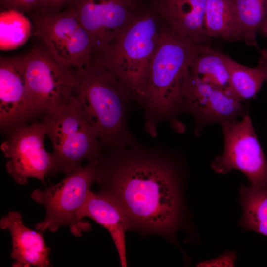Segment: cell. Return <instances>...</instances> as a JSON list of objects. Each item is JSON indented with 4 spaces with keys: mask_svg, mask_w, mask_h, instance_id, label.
Masks as SVG:
<instances>
[{
    "mask_svg": "<svg viewBox=\"0 0 267 267\" xmlns=\"http://www.w3.org/2000/svg\"><path fill=\"white\" fill-rule=\"evenodd\" d=\"M98 160L79 167L56 184L31 193V198L46 211L44 219L35 224L36 230L55 232L61 226H69L77 237L91 230L90 223L79 220L78 213L95 182Z\"/></svg>",
    "mask_w": 267,
    "mask_h": 267,
    "instance_id": "cell-6",
    "label": "cell"
},
{
    "mask_svg": "<svg viewBox=\"0 0 267 267\" xmlns=\"http://www.w3.org/2000/svg\"><path fill=\"white\" fill-rule=\"evenodd\" d=\"M204 26L206 37L235 41V27L232 0H207Z\"/></svg>",
    "mask_w": 267,
    "mask_h": 267,
    "instance_id": "cell-21",
    "label": "cell"
},
{
    "mask_svg": "<svg viewBox=\"0 0 267 267\" xmlns=\"http://www.w3.org/2000/svg\"><path fill=\"white\" fill-rule=\"evenodd\" d=\"M239 202L242 210L241 227L267 237V187L257 188L242 184Z\"/></svg>",
    "mask_w": 267,
    "mask_h": 267,
    "instance_id": "cell-20",
    "label": "cell"
},
{
    "mask_svg": "<svg viewBox=\"0 0 267 267\" xmlns=\"http://www.w3.org/2000/svg\"><path fill=\"white\" fill-rule=\"evenodd\" d=\"M98 160V193L115 203L129 231L161 236L178 247L176 235L188 225L184 174L167 150L136 144L108 150Z\"/></svg>",
    "mask_w": 267,
    "mask_h": 267,
    "instance_id": "cell-1",
    "label": "cell"
},
{
    "mask_svg": "<svg viewBox=\"0 0 267 267\" xmlns=\"http://www.w3.org/2000/svg\"><path fill=\"white\" fill-rule=\"evenodd\" d=\"M76 0H46L45 12H58L69 7Z\"/></svg>",
    "mask_w": 267,
    "mask_h": 267,
    "instance_id": "cell-25",
    "label": "cell"
},
{
    "mask_svg": "<svg viewBox=\"0 0 267 267\" xmlns=\"http://www.w3.org/2000/svg\"><path fill=\"white\" fill-rule=\"evenodd\" d=\"M29 16L34 35L58 61L75 69L93 62L91 38L71 7Z\"/></svg>",
    "mask_w": 267,
    "mask_h": 267,
    "instance_id": "cell-8",
    "label": "cell"
},
{
    "mask_svg": "<svg viewBox=\"0 0 267 267\" xmlns=\"http://www.w3.org/2000/svg\"><path fill=\"white\" fill-rule=\"evenodd\" d=\"M52 143L53 168L51 175H66L81 163L99 159L102 146L97 134L74 103L68 104L41 118Z\"/></svg>",
    "mask_w": 267,
    "mask_h": 267,
    "instance_id": "cell-5",
    "label": "cell"
},
{
    "mask_svg": "<svg viewBox=\"0 0 267 267\" xmlns=\"http://www.w3.org/2000/svg\"><path fill=\"white\" fill-rule=\"evenodd\" d=\"M146 6L143 0H76L69 7L74 11L91 38L94 59Z\"/></svg>",
    "mask_w": 267,
    "mask_h": 267,
    "instance_id": "cell-11",
    "label": "cell"
},
{
    "mask_svg": "<svg viewBox=\"0 0 267 267\" xmlns=\"http://www.w3.org/2000/svg\"><path fill=\"white\" fill-rule=\"evenodd\" d=\"M236 257V252L227 250L218 257L199 262L196 266L201 267H234Z\"/></svg>",
    "mask_w": 267,
    "mask_h": 267,
    "instance_id": "cell-24",
    "label": "cell"
},
{
    "mask_svg": "<svg viewBox=\"0 0 267 267\" xmlns=\"http://www.w3.org/2000/svg\"><path fill=\"white\" fill-rule=\"evenodd\" d=\"M199 44L178 36L162 20L146 84L137 99L144 110L146 130L152 136L163 121L181 129L176 118L184 110L183 86Z\"/></svg>",
    "mask_w": 267,
    "mask_h": 267,
    "instance_id": "cell-2",
    "label": "cell"
},
{
    "mask_svg": "<svg viewBox=\"0 0 267 267\" xmlns=\"http://www.w3.org/2000/svg\"><path fill=\"white\" fill-rule=\"evenodd\" d=\"M184 110L199 123L221 125L246 114L243 102L229 91L205 82L189 73L183 89Z\"/></svg>",
    "mask_w": 267,
    "mask_h": 267,
    "instance_id": "cell-13",
    "label": "cell"
},
{
    "mask_svg": "<svg viewBox=\"0 0 267 267\" xmlns=\"http://www.w3.org/2000/svg\"><path fill=\"white\" fill-rule=\"evenodd\" d=\"M39 118L28 95L25 55L0 58V129L8 134Z\"/></svg>",
    "mask_w": 267,
    "mask_h": 267,
    "instance_id": "cell-12",
    "label": "cell"
},
{
    "mask_svg": "<svg viewBox=\"0 0 267 267\" xmlns=\"http://www.w3.org/2000/svg\"><path fill=\"white\" fill-rule=\"evenodd\" d=\"M73 100L107 150L137 143L127 125L131 93L109 70L93 61L76 69Z\"/></svg>",
    "mask_w": 267,
    "mask_h": 267,
    "instance_id": "cell-3",
    "label": "cell"
},
{
    "mask_svg": "<svg viewBox=\"0 0 267 267\" xmlns=\"http://www.w3.org/2000/svg\"><path fill=\"white\" fill-rule=\"evenodd\" d=\"M0 9L13 10L28 15L45 12L46 0H0Z\"/></svg>",
    "mask_w": 267,
    "mask_h": 267,
    "instance_id": "cell-23",
    "label": "cell"
},
{
    "mask_svg": "<svg viewBox=\"0 0 267 267\" xmlns=\"http://www.w3.org/2000/svg\"><path fill=\"white\" fill-rule=\"evenodd\" d=\"M25 79L39 118L69 103L77 83L76 69L58 61L43 44L25 55Z\"/></svg>",
    "mask_w": 267,
    "mask_h": 267,
    "instance_id": "cell-7",
    "label": "cell"
},
{
    "mask_svg": "<svg viewBox=\"0 0 267 267\" xmlns=\"http://www.w3.org/2000/svg\"><path fill=\"white\" fill-rule=\"evenodd\" d=\"M32 26L24 14L13 10L0 13L1 49L17 46L27 38Z\"/></svg>",
    "mask_w": 267,
    "mask_h": 267,
    "instance_id": "cell-22",
    "label": "cell"
},
{
    "mask_svg": "<svg viewBox=\"0 0 267 267\" xmlns=\"http://www.w3.org/2000/svg\"><path fill=\"white\" fill-rule=\"evenodd\" d=\"M236 41L257 47V32L267 20V0H232Z\"/></svg>",
    "mask_w": 267,
    "mask_h": 267,
    "instance_id": "cell-19",
    "label": "cell"
},
{
    "mask_svg": "<svg viewBox=\"0 0 267 267\" xmlns=\"http://www.w3.org/2000/svg\"><path fill=\"white\" fill-rule=\"evenodd\" d=\"M89 217L106 228L116 248L121 266H127L125 233L129 231L127 220L120 208L105 197L90 191L78 213L83 220Z\"/></svg>",
    "mask_w": 267,
    "mask_h": 267,
    "instance_id": "cell-16",
    "label": "cell"
},
{
    "mask_svg": "<svg viewBox=\"0 0 267 267\" xmlns=\"http://www.w3.org/2000/svg\"><path fill=\"white\" fill-rule=\"evenodd\" d=\"M263 56V55H262ZM266 58V57H265Z\"/></svg>",
    "mask_w": 267,
    "mask_h": 267,
    "instance_id": "cell-27",
    "label": "cell"
},
{
    "mask_svg": "<svg viewBox=\"0 0 267 267\" xmlns=\"http://www.w3.org/2000/svg\"><path fill=\"white\" fill-rule=\"evenodd\" d=\"M259 32L264 37L267 38V20L262 25ZM261 55L267 58V48L261 51Z\"/></svg>",
    "mask_w": 267,
    "mask_h": 267,
    "instance_id": "cell-26",
    "label": "cell"
},
{
    "mask_svg": "<svg viewBox=\"0 0 267 267\" xmlns=\"http://www.w3.org/2000/svg\"><path fill=\"white\" fill-rule=\"evenodd\" d=\"M0 227L11 234L12 249L11 257L14 267H48L50 249L47 246L41 232L25 225L21 214L10 211L0 220Z\"/></svg>",
    "mask_w": 267,
    "mask_h": 267,
    "instance_id": "cell-14",
    "label": "cell"
},
{
    "mask_svg": "<svg viewBox=\"0 0 267 267\" xmlns=\"http://www.w3.org/2000/svg\"><path fill=\"white\" fill-rule=\"evenodd\" d=\"M162 19L152 4L134 21L94 62L111 72L137 100L157 50Z\"/></svg>",
    "mask_w": 267,
    "mask_h": 267,
    "instance_id": "cell-4",
    "label": "cell"
},
{
    "mask_svg": "<svg viewBox=\"0 0 267 267\" xmlns=\"http://www.w3.org/2000/svg\"><path fill=\"white\" fill-rule=\"evenodd\" d=\"M225 56L205 43L200 44L191 61L189 73L205 82L229 91L230 78Z\"/></svg>",
    "mask_w": 267,
    "mask_h": 267,
    "instance_id": "cell-18",
    "label": "cell"
},
{
    "mask_svg": "<svg viewBox=\"0 0 267 267\" xmlns=\"http://www.w3.org/2000/svg\"><path fill=\"white\" fill-rule=\"evenodd\" d=\"M0 145L8 159L6 169L16 183L25 185L29 178H35L43 183L53 168L52 153L44 148L46 130L44 123L33 121L9 132Z\"/></svg>",
    "mask_w": 267,
    "mask_h": 267,
    "instance_id": "cell-10",
    "label": "cell"
},
{
    "mask_svg": "<svg viewBox=\"0 0 267 267\" xmlns=\"http://www.w3.org/2000/svg\"><path fill=\"white\" fill-rule=\"evenodd\" d=\"M222 127L224 150L212 162L213 170L219 174L239 170L247 178L250 185L267 187V160L249 115L247 114L241 121L227 123Z\"/></svg>",
    "mask_w": 267,
    "mask_h": 267,
    "instance_id": "cell-9",
    "label": "cell"
},
{
    "mask_svg": "<svg viewBox=\"0 0 267 267\" xmlns=\"http://www.w3.org/2000/svg\"><path fill=\"white\" fill-rule=\"evenodd\" d=\"M207 0H153L152 6L178 36L198 44L209 41L204 26Z\"/></svg>",
    "mask_w": 267,
    "mask_h": 267,
    "instance_id": "cell-15",
    "label": "cell"
},
{
    "mask_svg": "<svg viewBox=\"0 0 267 267\" xmlns=\"http://www.w3.org/2000/svg\"><path fill=\"white\" fill-rule=\"evenodd\" d=\"M229 73V91L242 102L255 98L267 81V59L261 55L258 65L249 67L225 56Z\"/></svg>",
    "mask_w": 267,
    "mask_h": 267,
    "instance_id": "cell-17",
    "label": "cell"
}]
</instances>
